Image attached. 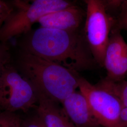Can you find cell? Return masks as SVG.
<instances>
[{
	"label": "cell",
	"mask_w": 127,
	"mask_h": 127,
	"mask_svg": "<svg viewBox=\"0 0 127 127\" xmlns=\"http://www.w3.org/2000/svg\"><path fill=\"white\" fill-rule=\"evenodd\" d=\"M21 50L78 73L98 66L83 29L74 32L40 27L24 34Z\"/></svg>",
	"instance_id": "6da1fadb"
},
{
	"label": "cell",
	"mask_w": 127,
	"mask_h": 127,
	"mask_svg": "<svg viewBox=\"0 0 127 127\" xmlns=\"http://www.w3.org/2000/svg\"><path fill=\"white\" fill-rule=\"evenodd\" d=\"M17 64L38 92L59 103L79 88L78 73L58 64L20 50Z\"/></svg>",
	"instance_id": "7a4b0ae2"
},
{
	"label": "cell",
	"mask_w": 127,
	"mask_h": 127,
	"mask_svg": "<svg viewBox=\"0 0 127 127\" xmlns=\"http://www.w3.org/2000/svg\"><path fill=\"white\" fill-rule=\"evenodd\" d=\"M12 3L15 9L0 30V42H7L13 37L24 35L43 16L76 5L66 0H34L31 3L15 0Z\"/></svg>",
	"instance_id": "3957f363"
},
{
	"label": "cell",
	"mask_w": 127,
	"mask_h": 127,
	"mask_svg": "<svg viewBox=\"0 0 127 127\" xmlns=\"http://www.w3.org/2000/svg\"><path fill=\"white\" fill-rule=\"evenodd\" d=\"M39 93L35 87L11 64L5 66L0 78V113H27L36 108Z\"/></svg>",
	"instance_id": "277c9868"
},
{
	"label": "cell",
	"mask_w": 127,
	"mask_h": 127,
	"mask_svg": "<svg viewBox=\"0 0 127 127\" xmlns=\"http://www.w3.org/2000/svg\"><path fill=\"white\" fill-rule=\"evenodd\" d=\"M86 15L83 32L98 65L104 67V56L115 18L107 12L102 0H86Z\"/></svg>",
	"instance_id": "5b68a950"
},
{
	"label": "cell",
	"mask_w": 127,
	"mask_h": 127,
	"mask_svg": "<svg viewBox=\"0 0 127 127\" xmlns=\"http://www.w3.org/2000/svg\"><path fill=\"white\" fill-rule=\"evenodd\" d=\"M79 89L102 127H121V114L123 108L116 95L96 84H91L81 76L79 79Z\"/></svg>",
	"instance_id": "8992f818"
},
{
	"label": "cell",
	"mask_w": 127,
	"mask_h": 127,
	"mask_svg": "<svg viewBox=\"0 0 127 127\" xmlns=\"http://www.w3.org/2000/svg\"><path fill=\"white\" fill-rule=\"evenodd\" d=\"M104 67L107 72L104 79L110 81L121 82L127 75V43L115 25L109 37Z\"/></svg>",
	"instance_id": "52a82bcc"
},
{
	"label": "cell",
	"mask_w": 127,
	"mask_h": 127,
	"mask_svg": "<svg viewBox=\"0 0 127 127\" xmlns=\"http://www.w3.org/2000/svg\"><path fill=\"white\" fill-rule=\"evenodd\" d=\"M86 11L76 5L48 14L38 21L41 27L74 32L82 29Z\"/></svg>",
	"instance_id": "ba28073f"
},
{
	"label": "cell",
	"mask_w": 127,
	"mask_h": 127,
	"mask_svg": "<svg viewBox=\"0 0 127 127\" xmlns=\"http://www.w3.org/2000/svg\"><path fill=\"white\" fill-rule=\"evenodd\" d=\"M76 127H102L91 111L85 97L77 91L61 103Z\"/></svg>",
	"instance_id": "9c48e42d"
},
{
	"label": "cell",
	"mask_w": 127,
	"mask_h": 127,
	"mask_svg": "<svg viewBox=\"0 0 127 127\" xmlns=\"http://www.w3.org/2000/svg\"><path fill=\"white\" fill-rule=\"evenodd\" d=\"M39 99L35 108L46 127H76L59 103L38 92Z\"/></svg>",
	"instance_id": "30bf717a"
},
{
	"label": "cell",
	"mask_w": 127,
	"mask_h": 127,
	"mask_svg": "<svg viewBox=\"0 0 127 127\" xmlns=\"http://www.w3.org/2000/svg\"><path fill=\"white\" fill-rule=\"evenodd\" d=\"M96 85L116 95L120 100L123 108L127 107V81L115 82L104 79Z\"/></svg>",
	"instance_id": "8fae6325"
},
{
	"label": "cell",
	"mask_w": 127,
	"mask_h": 127,
	"mask_svg": "<svg viewBox=\"0 0 127 127\" xmlns=\"http://www.w3.org/2000/svg\"><path fill=\"white\" fill-rule=\"evenodd\" d=\"M23 121L14 113H0V127H22Z\"/></svg>",
	"instance_id": "7c38bea8"
},
{
	"label": "cell",
	"mask_w": 127,
	"mask_h": 127,
	"mask_svg": "<svg viewBox=\"0 0 127 127\" xmlns=\"http://www.w3.org/2000/svg\"><path fill=\"white\" fill-rule=\"evenodd\" d=\"M15 9L12 2L0 0V30Z\"/></svg>",
	"instance_id": "4fadbf2b"
},
{
	"label": "cell",
	"mask_w": 127,
	"mask_h": 127,
	"mask_svg": "<svg viewBox=\"0 0 127 127\" xmlns=\"http://www.w3.org/2000/svg\"><path fill=\"white\" fill-rule=\"evenodd\" d=\"M11 62V56L7 42H0V78L5 66Z\"/></svg>",
	"instance_id": "5bb4252c"
},
{
	"label": "cell",
	"mask_w": 127,
	"mask_h": 127,
	"mask_svg": "<svg viewBox=\"0 0 127 127\" xmlns=\"http://www.w3.org/2000/svg\"><path fill=\"white\" fill-rule=\"evenodd\" d=\"M115 26L121 30L127 31V0H124L121 10L115 18Z\"/></svg>",
	"instance_id": "9a60e30c"
},
{
	"label": "cell",
	"mask_w": 127,
	"mask_h": 127,
	"mask_svg": "<svg viewBox=\"0 0 127 127\" xmlns=\"http://www.w3.org/2000/svg\"><path fill=\"white\" fill-rule=\"evenodd\" d=\"M22 127H46V126L42 119L36 114L23 121Z\"/></svg>",
	"instance_id": "2e32d148"
},
{
	"label": "cell",
	"mask_w": 127,
	"mask_h": 127,
	"mask_svg": "<svg viewBox=\"0 0 127 127\" xmlns=\"http://www.w3.org/2000/svg\"><path fill=\"white\" fill-rule=\"evenodd\" d=\"M124 0H102L104 7L107 12L109 13L110 11H115L118 10L120 11Z\"/></svg>",
	"instance_id": "e0dca14e"
},
{
	"label": "cell",
	"mask_w": 127,
	"mask_h": 127,
	"mask_svg": "<svg viewBox=\"0 0 127 127\" xmlns=\"http://www.w3.org/2000/svg\"><path fill=\"white\" fill-rule=\"evenodd\" d=\"M121 127H127V107L123 108L121 114Z\"/></svg>",
	"instance_id": "ac0fdd59"
}]
</instances>
